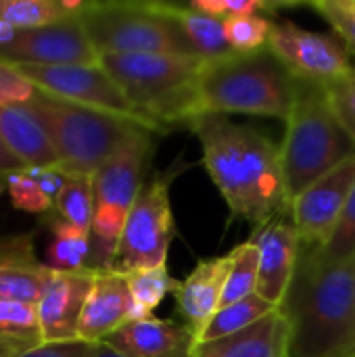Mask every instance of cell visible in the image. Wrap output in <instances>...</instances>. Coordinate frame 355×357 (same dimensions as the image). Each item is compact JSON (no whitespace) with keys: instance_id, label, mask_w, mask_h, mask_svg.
I'll use <instances>...</instances> for the list:
<instances>
[{"instance_id":"cell-1","label":"cell","mask_w":355,"mask_h":357,"mask_svg":"<svg viewBox=\"0 0 355 357\" xmlns=\"http://www.w3.org/2000/svg\"><path fill=\"white\" fill-rule=\"evenodd\" d=\"M186 128L201 142L203 165L230 220H245L255 230L291 211L282 151L268 134L228 115H201Z\"/></svg>"},{"instance_id":"cell-18","label":"cell","mask_w":355,"mask_h":357,"mask_svg":"<svg viewBox=\"0 0 355 357\" xmlns=\"http://www.w3.org/2000/svg\"><path fill=\"white\" fill-rule=\"evenodd\" d=\"M195 343V335L182 322L151 316L126 322L103 345L126 357H182Z\"/></svg>"},{"instance_id":"cell-14","label":"cell","mask_w":355,"mask_h":357,"mask_svg":"<svg viewBox=\"0 0 355 357\" xmlns=\"http://www.w3.org/2000/svg\"><path fill=\"white\" fill-rule=\"evenodd\" d=\"M249 241L259 249L257 295L280 307L293 282L301 251V236L291 211L255 228Z\"/></svg>"},{"instance_id":"cell-28","label":"cell","mask_w":355,"mask_h":357,"mask_svg":"<svg viewBox=\"0 0 355 357\" xmlns=\"http://www.w3.org/2000/svg\"><path fill=\"white\" fill-rule=\"evenodd\" d=\"M274 310H278V307H274L272 303L262 299L257 293L247 297V299H241L236 303L224 305L211 318V322L207 324V328L203 331L199 341H213V339H222V337L247 331L249 326H253L255 322H259L262 318H266Z\"/></svg>"},{"instance_id":"cell-4","label":"cell","mask_w":355,"mask_h":357,"mask_svg":"<svg viewBox=\"0 0 355 357\" xmlns=\"http://www.w3.org/2000/svg\"><path fill=\"white\" fill-rule=\"evenodd\" d=\"M285 123L280 151L293 203L308 186L354 157L355 142L337 119L322 84L295 79L293 105Z\"/></svg>"},{"instance_id":"cell-11","label":"cell","mask_w":355,"mask_h":357,"mask_svg":"<svg viewBox=\"0 0 355 357\" xmlns=\"http://www.w3.org/2000/svg\"><path fill=\"white\" fill-rule=\"evenodd\" d=\"M268 50L295 79L331 84L354 65V52L337 38L303 29L289 19H274Z\"/></svg>"},{"instance_id":"cell-8","label":"cell","mask_w":355,"mask_h":357,"mask_svg":"<svg viewBox=\"0 0 355 357\" xmlns=\"http://www.w3.org/2000/svg\"><path fill=\"white\" fill-rule=\"evenodd\" d=\"M80 17L100 56L132 52L197 54L163 2H86Z\"/></svg>"},{"instance_id":"cell-25","label":"cell","mask_w":355,"mask_h":357,"mask_svg":"<svg viewBox=\"0 0 355 357\" xmlns=\"http://www.w3.org/2000/svg\"><path fill=\"white\" fill-rule=\"evenodd\" d=\"M132 303H134V316L132 320L151 318L153 312L161 305V301L176 291L178 280L169 274L167 264L155 266V268H142L126 274Z\"/></svg>"},{"instance_id":"cell-40","label":"cell","mask_w":355,"mask_h":357,"mask_svg":"<svg viewBox=\"0 0 355 357\" xmlns=\"http://www.w3.org/2000/svg\"><path fill=\"white\" fill-rule=\"evenodd\" d=\"M21 354L17 351V349H13V347H8V345H2L0 343V357H19Z\"/></svg>"},{"instance_id":"cell-39","label":"cell","mask_w":355,"mask_h":357,"mask_svg":"<svg viewBox=\"0 0 355 357\" xmlns=\"http://www.w3.org/2000/svg\"><path fill=\"white\" fill-rule=\"evenodd\" d=\"M94 357H126V356H121V354H117V351H113L111 347H107V345H103V343H100V347H98V351H96V356ZM182 357H188V356H182Z\"/></svg>"},{"instance_id":"cell-2","label":"cell","mask_w":355,"mask_h":357,"mask_svg":"<svg viewBox=\"0 0 355 357\" xmlns=\"http://www.w3.org/2000/svg\"><path fill=\"white\" fill-rule=\"evenodd\" d=\"M289 320V357L355 356V257L331 261L301 245L280 305Z\"/></svg>"},{"instance_id":"cell-29","label":"cell","mask_w":355,"mask_h":357,"mask_svg":"<svg viewBox=\"0 0 355 357\" xmlns=\"http://www.w3.org/2000/svg\"><path fill=\"white\" fill-rule=\"evenodd\" d=\"M228 259H230V268H228L226 289L222 297V307L255 295L257 280H259V249L251 241L236 245L228 253Z\"/></svg>"},{"instance_id":"cell-17","label":"cell","mask_w":355,"mask_h":357,"mask_svg":"<svg viewBox=\"0 0 355 357\" xmlns=\"http://www.w3.org/2000/svg\"><path fill=\"white\" fill-rule=\"evenodd\" d=\"M132 316L134 303L126 274L117 270H98L80 318L77 339L100 345L117 328L130 322Z\"/></svg>"},{"instance_id":"cell-7","label":"cell","mask_w":355,"mask_h":357,"mask_svg":"<svg viewBox=\"0 0 355 357\" xmlns=\"http://www.w3.org/2000/svg\"><path fill=\"white\" fill-rule=\"evenodd\" d=\"M153 136V132H140L92 176L94 220L88 270H113L123 226L146 182V167L155 149Z\"/></svg>"},{"instance_id":"cell-22","label":"cell","mask_w":355,"mask_h":357,"mask_svg":"<svg viewBox=\"0 0 355 357\" xmlns=\"http://www.w3.org/2000/svg\"><path fill=\"white\" fill-rule=\"evenodd\" d=\"M163 4H165V10L178 21V25L186 33L192 50L203 61H213V59H224V56L234 54L226 38L224 21L203 15L186 4H169V2H163Z\"/></svg>"},{"instance_id":"cell-10","label":"cell","mask_w":355,"mask_h":357,"mask_svg":"<svg viewBox=\"0 0 355 357\" xmlns=\"http://www.w3.org/2000/svg\"><path fill=\"white\" fill-rule=\"evenodd\" d=\"M40 92L75 102L82 107L98 109L105 113H113L126 119H132L153 134H161L155 123H151L144 115H140L130 100L123 96L113 77L98 65H15Z\"/></svg>"},{"instance_id":"cell-41","label":"cell","mask_w":355,"mask_h":357,"mask_svg":"<svg viewBox=\"0 0 355 357\" xmlns=\"http://www.w3.org/2000/svg\"><path fill=\"white\" fill-rule=\"evenodd\" d=\"M352 357H355V356H352Z\"/></svg>"},{"instance_id":"cell-34","label":"cell","mask_w":355,"mask_h":357,"mask_svg":"<svg viewBox=\"0 0 355 357\" xmlns=\"http://www.w3.org/2000/svg\"><path fill=\"white\" fill-rule=\"evenodd\" d=\"M320 253L331 261H343L355 257V186L331 241L320 249Z\"/></svg>"},{"instance_id":"cell-31","label":"cell","mask_w":355,"mask_h":357,"mask_svg":"<svg viewBox=\"0 0 355 357\" xmlns=\"http://www.w3.org/2000/svg\"><path fill=\"white\" fill-rule=\"evenodd\" d=\"M6 192L10 197V203L15 209L29 211V213H40L46 215L52 211L54 203L46 197V192L40 188L38 180L25 169L13 174L6 184Z\"/></svg>"},{"instance_id":"cell-6","label":"cell","mask_w":355,"mask_h":357,"mask_svg":"<svg viewBox=\"0 0 355 357\" xmlns=\"http://www.w3.org/2000/svg\"><path fill=\"white\" fill-rule=\"evenodd\" d=\"M29 107L42 119L54 146L59 167L65 174L94 176L98 167L134 136L151 132L132 119L67 102L44 92H40Z\"/></svg>"},{"instance_id":"cell-32","label":"cell","mask_w":355,"mask_h":357,"mask_svg":"<svg viewBox=\"0 0 355 357\" xmlns=\"http://www.w3.org/2000/svg\"><path fill=\"white\" fill-rule=\"evenodd\" d=\"M310 6L355 54V0H314Z\"/></svg>"},{"instance_id":"cell-20","label":"cell","mask_w":355,"mask_h":357,"mask_svg":"<svg viewBox=\"0 0 355 357\" xmlns=\"http://www.w3.org/2000/svg\"><path fill=\"white\" fill-rule=\"evenodd\" d=\"M188 357H289V320L278 307L247 331L195 343Z\"/></svg>"},{"instance_id":"cell-24","label":"cell","mask_w":355,"mask_h":357,"mask_svg":"<svg viewBox=\"0 0 355 357\" xmlns=\"http://www.w3.org/2000/svg\"><path fill=\"white\" fill-rule=\"evenodd\" d=\"M86 2L82 0H0V19L17 31L36 29L56 23L65 17L80 15Z\"/></svg>"},{"instance_id":"cell-35","label":"cell","mask_w":355,"mask_h":357,"mask_svg":"<svg viewBox=\"0 0 355 357\" xmlns=\"http://www.w3.org/2000/svg\"><path fill=\"white\" fill-rule=\"evenodd\" d=\"M40 90L10 63L0 61V107L31 105Z\"/></svg>"},{"instance_id":"cell-19","label":"cell","mask_w":355,"mask_h":357,"mask_svg":"<svg viewBox=\"0 0 355 357\" xmlns=\"http://www.w3.org/2000/svg\"><path fill=\"white\" fill-rule=\"evenodd\" d=\"M48 274L50 268L36 257L31 234L0 238V301L36 305Z\"/></svg>"},{"instance_id":"cell-36","label":"cell","mask_w":355,"mask_h":357,"mask_svg":"<svg viewBox=\"0 0 355 357\" xmlns=\"http://www.w3.org/2000/svg\"><path fill=\"white\" fill-rule=\"evenodd\" d=\"M190 8L216 17L220 21H228L234 17H245V15H262L266 10H274L276 4H268L262 0H195L188 4Z\"/></svg>"},{"instance_id":"cell-30","label":"cell","mask_w":355,"mask_h":357,"mask_svg":"<svg viewBox=\"0 0 355 357\" xmlns=\"http://www.w3.org/2000/svg\"><path fill=\"white\" fill-rule=\"evenodd\" d=\"M272 23H274V19H270L264 13L262 15L234 17V19L224 21L230 48L236 54H251V52L268 48Z\"/></svg>"},{"instance_id":"cell-13","label":"cell","mask_w":355,"mask_h":357,"mask_svg":"<svg viewBox=\"0 0 355 357\" xmlns=\"http://www.w3.org/2000/svg\"><path fill=\"white\" fill-rule=\"evenodd\" d=\"M354 186L355 155L293 199L291 218L299 230L301 245L322 249L331 241Z\"/></svg>"},{"instance_id":"cell-27","label":"cell","mask_w":355,"mask_h":357,"mask_svg":"<svg viewBox=\"0 0 355 357\" xmlns=\"http://www.w3.org/2000/svg\"><path fill=\"white\" fill-rule=\"evenodd\" d=\"M0 343L19 354L44 343L38 322V310L31 303L0 301Z\"/></svg>"},{"instance_id":"cell-21","label":"cell","mask_w":355,"mask_h":357,"mask_svg":"<svg viewBox=\"0 0 355 357\" xmlns=\"http://www.w3.org/2000/svg\"><path fill=\"white\" fill-rule=\"evenodd\" d=\"M0 140L25 167H59L50 136L29 105L0 107Z\"/></svg>"},{"instance_id":"cell-38","label":"cell","mask_w":355,"mask_h":357,"mask_svg":"<svg viewBox=\"0 0 355 357\" xmlns=\"http://www.w3.org/2000/svg\"><path fill=\"white\" fill-rule=\"evenodd\" d=\"M21 169H25V165H23L19 159H15V157L8 153V149L2 144V140H0V195L6 190L8 178H10L13 174L21 172Z\"/></svg>"},{"instance_id":"cell-3","label":"cell","mask_w":355,"mask_h":357,"mask_svg":"<svg viewBox=\"0 0 355 357\" xmlns=\"http://www.w3.org/2000/svg\"><path fill=\"white\" fill-rule=\"evenodd\" d=\"M293 86L295 79L268 48L205 61L195 82L188 123L201 115L230 113L287 121Z\"/></svg>"},{"instance_id":"cell-26","label":"cell","mask_w":355,"mask_h":357,"mask_svg":"<svg viewBox=\"0 0 355 357\" xmlns=\"http://www.w3.org/2000/svg\"><path fill=\"white\" fill-rule=\"evenodd\" d=\"M50 218L67 222L80 230L90 232L94 220V182L92 176L67 174V184L61 190Z\"/></svg>"},{"instance_id":"cell-12","label":"cell","mask_w":355,"mask_h":357,"mask_svg":"<svg viewBox=\"0 0 355 357\" xmlns=\"http://www.w3.org/2000/svg\"><path fill=\"white\" fill-rule=\"evenodd\" d=\"M0 61L10 65H98L100 54L92 44L80 15L56 23L17 31V38L0 46Z\"/></svg>"},{"instance_id":"cell-37","label":"cell","mask_w":355,"mask_h":357,"mask_svg":"<svg viewBox=\"0 0 355 357\" xmlns=\"http://www.w3.org/2000/svg\"><path fill=\"white\" fill-rule=\"evenodd\" d=\"M98 343H88L82 339L73 341H56V343H40L19 357H94L98 351Z\"/></svg>"},{"instance_id":"cell-16","label":"cell","mask_w":355,"mask_h":357,"mask_svg":"<svg viewBox=\"0 0 355 357\" xmlns=\"http://www.w3.org/2000/svg\"><path fill=\"white\" fill-rule=\"evenodd\" d=\"M228 268V255L201 259L184 280H178V287L172 293L180 322L195 335L197 341L222 307Z\"/></svg>"},{"instance_id":"cell-5","label":"cell","mask_w":355,"mask_h":357,"mask_svg":"<svg viewBox=\"0 0 355 357\" xmlns=\"http://www.w3.org/2000/svg\"><path fill=\"white\" fill-rule=\"evenodd\" d=\"M197 54L132 52L103 54L100 67L113 77L130 105L159 128H186L190 119L192 90L203 67Z\"/></svg>"},{"instance_id":"cell-9","label":"cell","mask_w":355,"mask_h":357,"mask_svg":"<svg viewBox=\"0 0 355 357\" xmlns=\"http://www.w3.org/2000/svg\"><path fill=\"white\" fill-rule=\"evenodd\" d=\"M176 174V169H169L146 178L123 226L113 270L130 274L134 270L167 264L169 245L178 234L169 197Z\"/></svg>"},{"instance_id":"cell-15","label":"cell","mask_w":355,"mask_h":357,"mask_svg":"<svg viewBox=\"0 0 355 357\" xmlns=\"http://www.w3.org/2000/svg\"><path fill=\"white\" fill-rule=\"evenodd\" d=\"M96 270L59 272L50 270L40 301L36 303L44 343L77 339L80 318L94 284Z\"/></svg>"},{"instance_id":"cell-33","label":"cell","mask_w":355,"mask_h":357,"mask_svg":"<svg viewBox=\"0 0 355 357\" xmlns=\"http://www.w3.org/2000/svg\"><path fill=\"white\" fill-rule=\"evenodd\" d=\"M324 90L337 119L355 142V54L352 69L341 77L333 79L331 84H326Z\"/></svg>"},{"instance_id":"cell-23","label":"cell","mask_w":355,"mask_h":357,"mask_svg":"<svg viewBox=\"0 0 355 357\" xmlns=\"http://www.w3.org/2000/svg\"><path fill=\"white\" fill-rule=\"evenodd\" d=\"M44 224L52 232V241L46 253V266L59 272L86 270L92 257V236L67 222L44 215Z\"/></svg>"}]
</instances>
